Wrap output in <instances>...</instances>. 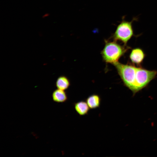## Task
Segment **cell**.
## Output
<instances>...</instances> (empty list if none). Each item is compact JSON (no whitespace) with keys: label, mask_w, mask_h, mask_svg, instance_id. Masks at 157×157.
<instances>
[{"label":"cell","mask_w":157,"mask_h":157,"mask_svg":"<svg viewBox=\"0 0 157 157\" xmlns=\"http://www.w3.org/2000/svg\"><path fill=\"white\" fill-rule=\"evenodd\" d=\"M124 85L134 95L146 87L156 77L157 71L150 70L140 66L119 62L113 64Z\"/></svg>","instance_id":"obj_1"},{"label":"cell","mask_w":157,"mask_h":157,"mask_svg":"<svg viewBox=\"0 0 157 157\" xmlns=\"http://www.w3.org/2000/svg\"><path fill=\"white\" fill-rule=\"evenodd\" d=\"M104 47L101 52L103 60L107 63L114 64L126 53L130 47L124 45H121L114 41L105 40Z\"/></svg>","instance_id":"obj_2"},{"label":"cell","mask_w":157,"mask_h":157,"mask_svg":"<svg viewBox=\"0 0 157 157\" xmlns=\"http://www.w3.org/2000/svg\"><path fill=\"white\" fill-rule=\"evenodd\" d=\"M138 20V18L133 17L131 21H128L124 19L123 17L122 21L117 26L116 30L112 36L114 41H119L126 45L128 42L134 35L132 23Z\"/></svg>","instance_id":"obj_3"},{"label":"cell","mask_w":157,"mask_h":157,"mask_svg":"<svg viewBox=\"0 0 157 157\" xmlns=\"http://www.w3.org/2000/svg\"><path fill=\"white\" fill-rule=\"evenodd\" d=\"M145 54L141 48H136L133 49L129 56L130 61L134 65L140 66L145 57Z\"/></svg>","instance_id":"obj_4"},{"label":"cell","mask_w":157,"mask_h":157,"mask_svg":"<svg viewBox=\"0 0 157 157\" xmlns=\"http://www.w3.org/2000/svg\"><path fill=\"white\" fill-rule=\"evenodd\" d=\"M74 106L75 111L80 116L87 115L90 109L86 101H78L74 103Z\"/></svg>","instance_id":"obj_5"},{"label":"cell","mask_w":157,"mask_h":157,"mask_svg":"<svg viewBox=\"0 0 157 157\" xmlns=\"http://www.w3.org/2000/svg\"><path fill=\"white\" fill-rule=\"evenodd\" d=\"M85 101L90 109H95L100 106L101 98L98 95L93 94L88 97Z\"/></svg>","instance_id":"obj_6"},{"label":"cell","mask_w":157,"mask_h":157,"mask_svg":"<svg viewBox=\"0 0 157 157\" xmlns=\"http://www.w3.org/2000/svg\"><path fill=\"white\" fill-rule=\"evenodd\" d=\"M52 97L54 101L58 103H63L67 99V96L65 90L58 89L53 92Z\"/></svg>","instance_id":"obj_7"},{"label":"cell","mask_w":157,"mask_h":157,"mask_svg":"<svg viewBox=\"0 0 157 157\" xmlns=\"http://www.w3.org/2000/svg\"><path fill=\"white\" fill-rule=\"evenodd\" d=\"M56 85L57 89L65 90L67 89L70 85L69 79L65 76H60L57 79Z\"/></svg>","instance_id":"obj_8"},{"label":"cell","mask_w":157,"mask_h":157,"mask_svg":"<svg viewBox=\"0 0 157 157\" xmlns=\"http://www.w3.org/2000/svg\"><path fill=\"white\" fill-rule=\"evenodd\" d=\"M49 15V14L48 13H46L44 14L42 16V17L43 18H45L48 17Z\"/></svg>","instance_id":"obj_9"}]
</instances>
